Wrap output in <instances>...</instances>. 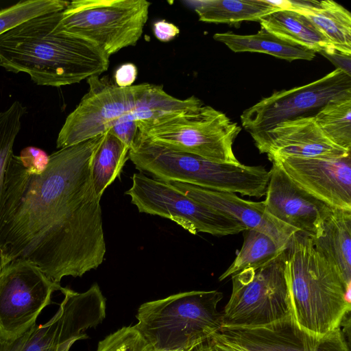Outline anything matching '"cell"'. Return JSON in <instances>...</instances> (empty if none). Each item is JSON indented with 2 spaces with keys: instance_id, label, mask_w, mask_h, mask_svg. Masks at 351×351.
I'll return each instance as SVG.
<instances>
[{
  "instance_id": "obj_1",
  "label": "cell",
  "mask_w": 351,
  "mask_h": 351,
  "mask_svg": "<svg viewBox=\"0 0 351 351\" xmlns=\"http://www.w3.org/2000/svg\"><path fill=\"white\" fill-rule=\"evenodd\" d=\"M104 134L49 155L46 169L29 173L12 155L0 202V268L28 261L60 284L97 269L106 252L101 199L91 164Z\"/></svg>"
},
{
  "instance_id": "obj_2",
  "label": "cell",
  "mask_w": 351,
  "mask_h": 351,
  "mask_svg": "<svg viewBox=\"0 0 351 351\" xmlns=\"http://www.w3.org/2000/svg\"><path fill=\"white\" fill-rule=\"evenodd\" d=\"M62 11L31 19L1 35L0 66L27 73L38 85L54 87L106 71L109 56L93 43L58 27Z\"/></svg>"
},
{
  "instance_id": "obj_3",
  "label": "cell",
  "mask_w": 351,
  "mask_h": 351,
  "mask_svg": "<svg viewBox=\"0 0 351 351\" xmlns=\"http://www.w3.org/2000/svg\"><path fill=\"white\" fill-rule=\"evenodd\" d=\"M285 252L291 314L297 325L319 337L341 328L350 313V288L317 252L310 237L295 232Z\"/></svg>"
},
{
  "instance_id": "obj_4",
  "label": "cell",
  "mask_w": 351,
  "mask_h": 351,
  "mask_svg": "<svg viewBox=\"0 0 351 351\" xmlns=\"http://www.w3.org/2000/svg\"><path fill=\"white\" fill-rule=\"evenodd\" d=\"M223 293L191 291L142 304L135 328L153 348L191 351L221 328Z\"/></svg>"
},
{
  "instance_id": "obj_5",
  "label": "cell",
  "mask_w": 351,
  "mask_h": 351,
  "mask_svg": "<svg viewBox=\"0 0 351 351\" xmlns=\"http://www.w3.org/2000/svg\"><path fill=\"white\" fill-rule=\"evenodd\" d=\"M138 169L166 182L189 184L217 191L261 197L269 171L263 166L220 163L152 143L143 148Z\"/></svg>"
},
{
  "instance_id": "obj_6",
  "label": "cell",
  "mask_w": 351,
  "mask_h": 351,
  "mask_svg": "<svg viewBox=\"0 0 351 351\" xmlns=\"http://www.w3.org/2000/svg\"><path fill=\"white\" fill-rule=\"evenodd\" d=\"M136 124L137 135L154 144L213 162L240 163L232 145L241 128L210 106L154 123Z\"/></svg>"
},
{
  "instance_id": "obj_7",
  "label": "cell",
  "mask_w": 351,
  "mask_h": 351,
  "mask_svg": "<svg viewBox=\"0 0 351 351\" xmlns=\"http://www.w3.org/2000/svg\"><path fill=\"white\" fill-rule=\"evenodd\" d=\"M285 251L261 267L232 276V290L221 313V327H260L292 315Z\"/></svg>"
},
{
  "instance_id": "obj_8",
  "label": "cell",
  "mask_w": 351,
  "mask_h": 351,
  "mask_svg": "<svg viewBox=\"0 0 351 351\" xmlns=\"http://www.w3.org/2000/svg\"><path fill=\"white\" fill-rule=\"evenodd\" d=\"M146 0H75L62 11L58 27L110 56L134 46L147 21Z\"/></svg>"
},
{
  "instance_id": "obj_9",
  "label": "cell",
  "mask_w": 351,
  "mask_h": 351,
  "mask_svg": "<svg viewBox=\"0 0 351 351\" xmlns=\"http://www.w3.org/2000/svg\"><path fill=\"white\" fill-rule=\"evenodd\" d=\"M64 297L55 315L46 323L35 324L14 340L0 339V351H69L86 339L85 332L101 324L106 302L97 283L78 293L64 287Z\"/></svg>"
},
{
  "instance_id": "obj_10",
  "label": "cell",
  "mask_w": 351,
  "mask_h": 351,
  "mask_svg": "<svg viewBox=\"0 0 351 351\" xmlns=\"http://www.w3.org/2000/svg\"><path fill=\"white\" fill-rule=\"evenodd\" d=\"M125 194L140 213L171 219L192 234L198 232L221 237L242 232L246 227L236 219L213 209L169 182L134 173Z\"/></svg>"
},
{
  "instance_id": "obj_11",
  "label": "cell",
  "mask_w": 351,
  "mask_h": 351,
  "mask_svg": "<svg viewBox=\"0 0 351 351\" xmlns=\"http://www.w3.org/2000/svg\"><path fill=\"white\" fill-rule=\"evenodd\" d=\"M64 288L28 261L0 268V339L14 340L34 326L53 293Z\"/></svg>"
},
{
  "instance_id": "obj_12",
  "label": "cell",
  "mask_w": 351,
  "mask_h": 351,
  "mask_svg": "<svg viewBox=\"0 0 351 351\" xmlns=\"http://www.w3.org/2000/svg\"><path fill=\"white\" fill-rule=\"evenodd\" d=\"M351 96V77L336 69L304 86L276 91L245 110L242 126L250 134L298 117H314L330 100Z\"/></svg>"
},
{
  "instance_id": "obj_13",
  "label": "cell",
  "mask_w": 351,
  "mask_h": 351,
  "mask_svg": "<svg viewBox=\"0 0 351 351\" xmlns=\"http://www.w3.org/2000/svg\"><path fill=\"white\" fill-rule=\"evenodd\" d=\"M88 90L66 117L56 141L62 149L102 135L134 108L142 84L121 88L107 77L87 79Z\"/></svg>"
},
{
  "instance_id": "obj_14",
  "label": "cell",
  "mask_w": 351,
  "mask_h": 351,
  "mask_svg": "<svg viewBox=\"0 0 351 351\" xmlns=\"http://www.w3.org/2000/svg\"><path fill=\"white\" fill-rule=\"evenodd\" d=\"M209 339L226 351H350L341 328L319 337L301 329L292 315L260 327L222 326Z\"/></svg>"
},
{
  "instance_id": "obj_15",
  "label": "cell",
  "mask_w": 351,
  "mask_h": 351,
  "mask_svg": "<svg viewBox=\"0 0 351 351\" xmlns=\"http://www.w3.org/2000/svg\"><path fill=\"white\" fill-rule=\"evenodd\" d=\"M272 163L264 200L267 210L311 239L319 235L334 208L298 186L278 162Z\"/></svg>"
},
{
  "instance_id": "obj_16",
  "label": "cell",
  "mask_w": 351,
  "mask_h": 351,
  "mask_svg": "<svg viewBox=\"0 0 351 351\" xmlns=\"http://www.w3.org/2000/svg\"><path fill=\"white\" fill-rule=\"evenodd\" d=\"M289 177L332 208L351 210V154L339 158H280ZM271 161V162H273Z\"/></svg>"
},
{
  "instance_id": "obj_17",
  "label": "cell",
  "mask_w": 351,
  "mask_h": 351,
  "mask_svg": "<svg viewBox=\"0 0 351 351\" xmlns=\"http://www.w3.org/2000/svg\"><path fill=\"white\" fill-rule=\"evenodd\" d=\"M250 135L259 152L266 154L271 161L285 157L339 158L351 154L330 141L313 117L283 121Z\"/></svg>"
},
{
  "instance_id": "obj_18",
  "label": "cell",
  "mask_w": 351,
  "mask_h": 351,
  "mask_svg": "<svg viewBox=\"0 0 351 351\" xmlns=\"http://www.w3.org/2000/svg\"><path fill=\"white\" fill-rule=\"evenodd\" d=\"M169 183L197 202L236 219L246 228L267 234L282 247L287 248L293 235L298 232L271 215L264 201L245 200L233 193L213 191L189 184Z\"/></svg>"
},
{
  "instance_id": "obj_19",
  "label": "cell",
  "mask_w": 351,
  "mask_h": 351,
  "mask_svg": "<svg viewBox=\"0 0 351 351\" xmlns=\"http://www.w3.org/2000/svg\"><path fill=\"white\" fill-rule=\"evenodd\" d=\"M317 252L351 287V210L333 208L319 235L311 239Z\"/></svg>"
},
{
  "instance_id": "obj_20",
  "label": "cell",
  "mask_w": 351,
  "mask_h": 351,
  "mask_svg": "<svg viewBox=\"0 0 351 351\" xmlns=\"http://www.w3.org/2000/svg\"><path fill=\"white\" fill-rule=\"evenodd\" d=\"M182 2L196 12L200 21L230 25L259 21L263 17L281 10L274 1L266 0H188Z\"/></svg>"
},
{
  "instance_id": "obj_21",
  "label": "cell",
  "mask_w": 351,
  "mask_h": 351,
  "mask_svg": "<svg viewBox=\"0 0 351 351\" xmlns=\"http://www.w3.org/2000/svg\"><path fill=\"white\" fill-rule=\"evenodd\" d=\"M258 22L261 27L282 40L315 53L333 49L323 34L299 12L281 9L263 17Z\"/></svg>"
},
{
  "instance_id": "obj_22",
  "label": "cell",
  "mask_w": 351,
  "mask_h": 351,
  "mask_svg": "<svg viewBox=\"0 0 351 351\" xmlns=\"http://www.w3.org/2000/svg\"><path fill=\"white\" fill-rule=\"evenodd\" d=\"M195 96L181 99L166 93L162 86L142 83L133 109L128 116L136 123H154L203 106Z\"/></svg>"
},
{
  "instance_id": "obj_23",
  "label": "cell",
  "mask_w": 351,
  "mask_h": 351,
  "mask_svg": "<svg viewBox=\"0 0 351 351\" xmlns=\"http://www.w3.org/2000/svg\"><path fill=\"white\" fill-rule=\"evenodd\" d=\"M214 40L225 44L234 52H258L291 62L312 60L315 52L282 40L263 27L254 34L240 35L232 32L216 33Z\"/></svg>"
},
{
  "instance_id": "obj_24",
  "label": "cell",
  "mask_w": 351,
  "mask_h": 351,
  "mask_svg": "<svg viewBox=\"0 0 351 351\" xmlns=\"http://www.w3.org/2000/svg\"><path fill=\"white\" fill-rule=\"evenodd\" d=\"M303 15L323 34L333 49L351 55V14L347 9L334 1H319Z\"/></svg>"
},
{
  "instance_id": "obj_25",
  "label": "cell",
  "mask_w": 351,
  "mask_h": 351,
  "mask_svg": "<svg viewBox=\"0 0 351 351\" xmlns=\"http://www.w3.org/2000/svg\"><path fill=\"white\" fill-rule=\"evenodd\" d=\"M129 148L109 131L96 149L91 164L95 192L101 199L106 188L119 176L128 159Z\"/></svg>"
},
{
  "instance_id": "obj_26",
  "label": "cell",
  "mask_w": 351,
  "mask_h": 351,
  "mask_svg": "<svg viewBox=\"0 0 351 351\" xmlns=\"http://www.w3.org/2000/svg\"><path fill=\"white\" fill-rule=\"evenodd\" d=\"M242 232V247L230 266L219 278V280L247 268L261 267L287 248L280 246L271 237L256 230L246 228Z\"/></svg>"
},
{
  "instance_id": "obj_27",
  "label": "cell",
  "mask_w": 351,
  "mask_h": 351,
  "mask_svg": "<svg viewBox=\"0 0 351 351\" xmlns=\"http://www.w3.org/2000/svg\"><path fill=\"white\" fill-rule=\"evenodd\" d=\"M313 117L330 141L351 151V96L330 100Z\"/></svg>"
},
{
  "instance_id": "obj_28",
  "label": "cell",
  "mask_w": 351,
  "mask_h": 351,
  "mask_svg": "<svg viewBox=\"0 0 351 351\" xmlns=\"http://www.w3.org/2000/svg\"><path fill=\"white\" fill-rule=\"evenodd\" d=\"M69 3L62 0H26L0 10V36L36 16L63 10Z\"/></svg>"
},
{
  "instance_id": "obj_29",
  "label": "cell",
  "mask_w": 351,
  "mask_h": 351,
  "mask_svg": "<svg viewBox=\"0 0 351 351\" xmlns=\"http://www.w3.org/2000/svg\"><path fill=\"white\" fill-rule=\"evenodd\" d=\"M26 111L25 106L15 101L8 109L0 112V202L5 171L14 154L13 145Z\"/></svg>"
},
{
  "instance_id": "obj_30",
  "label": "cell",
  "mask_w": 351,
  "mask_h": 351,
  "mask_svg": "<svg viewBox=\"0 0 351 351\" xmlns=\"http://www.w3.org/2000/svg\"><path fill=\"white\" fill-rule=\"evenodd\" d=\"M151 346L135 328L123 326L101 340L96 351H149Z\"/></svg>"
},
{
  "instance_id": "obj_31",
  "label": "cell",
  "mask_w": 351,
  "mask_h": 351,
  "mask_svg": "<svg viewBox=\"0 0 351 351\" xmlns=\"http://www.w3.org/2000/svg\"><path fill=\"white\" fill-rule=\"evenodd\" d=\"M19 158L27 171L33 174H40L47 168L49 156L43 149L27 147L22 149Z\"/></svg>"
},
{
  "instance_id": "obj_32",
  "label": "cell",
  "mask_w": 351,
  "mask_h": 351,
  "mask_svg": "<svg viewBox=\"0 0 351 351\" xmlns=\"http://www.w3.org/2000/svg\"><path fill=\"white\" fill-rule=\"evenodd\" d=\"M108 131L130 149L134 143L138 128L136 122L126 114L121 117Z\"/></svg>"
},
{
  "instance_id": "obj_33",
  "label": "cell",
  "mask_w": 351,
  "mask_h": 351,
  "mask_svg": "<svg viewBox=\"0 0 351 351\" xmlns=\"http://www.w3.org/2000/svg\"><path fill=\"white\" fill-rule=\"evenodd\" d=\"M137 68L135 64L128 62L119 66L114 73L115 84L121 88L132 86L137 77Z\"/></svg>"
},
{
  "instance_id": "obj_34",
  "label": "cell",
  "mask_w": 351,
  "mask_h": 351,
  "mask_svg": "<svg viewBox=\"0 0 351 351\" xmlns=\"http://www.w3.org/2000/svg\"><path fill=\"white\" fill-rule=\"evenodd\" d=\"M155 37L161 42H169L180 33L179 28L172 23L165 20L156 21L152 27Z\"/></svg>"
},
{
  "instance_id": "obj_35",
  "label": "cell",
  "mask_w": 351,
  "mask_h": 351,
  "mask_svg": "<svg viewBox=\"0 0 351 351\" xmlns=\"http://www.w3.org/2000/svg\"><path fill=\"white\" fill-rule=\"evenodd\" d=\"M319 53L336 66V69L351 77V55L340 52L335 49L322 51Z\"/></svg>"
},
{
  "instance_id": "obj_36",
  "label": "cell",
  "mask_w": 351,
  "mask_h": 351,
  "mask_svg": "<svg viewBox=\"0 0 351 351\" xmlns=\"http://www.w3.org/2000/svg\"><path fill=\"white\" fill-rule=\"evenodd\" d=\"M209 339L196 346L191 351H213Z\"/></svg>"
},
{
  "instance_id": "obj_37",
  "label": "cell",
  "mask_w": 351,
  "mask_h": 351,
  "mask_svg": "<svg viewBox=\"0 0 351 351\" xmlns=\"http://www.w3.org/2000/svg\"><path fill=\"white\" fill-rule=\"evenodd\" d=\"M149 351H188V350H160L156 349L153 347H150Z\"/></svg>"
},
{
  "instance_id": "obj_38",
  "label": "cell",
  "mask_w": 351,
  "mask_h": 351,
  "mask_svg": "<svg viewBox=\"0 0 351 351\" xmlns=\"http://www.w3.org/2000/svg\"><path fill=\"white\" fill-rule=\"evenodd\" d=\"M211 345H212V343H211ZM212 347H213V351H226V350H224L223 349H221V348H219L217 347H215V346H214L213 345H212Z\"/></svg>"
}]
</instances>
